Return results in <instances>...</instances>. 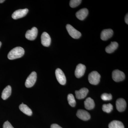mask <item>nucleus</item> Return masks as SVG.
<instances>
[{"label":"nucleus","mask_w":128,"mask_h":128,"mask_svg":"<svg viewBox=\"0 0 128 128\" xmlns=\"http://www.w3.org/2000/svg\"><path fill=\"white\" fill-rule=\"evenodd\" d=\"M25 51L23 48L20 47H16L9 52L8 57L10 60L16 59L22 57Z\"/></svg>","instance_id":"nucleus-1"},{"label":"nucleus","mask_w":128,"mask_h":128,"mask_svg":"<svg viewBox=\"0 0 128 128\" xmlns=\"http://www.w3.org/2000/svg\"><path fill=\"white\" fill-rule=\"evenodd\" d=\"M101 76L100 74L96 71H93L89 74L88 80L89 82L92 85L98 84L100 81Z\"/></svg>","instance_id":"nucleus-2"},{"label":"nucleus","mask_w":128,"mask_h":128,"mask_svg":"<svg viewBox=\"0 0 128 128\" xmlns=\"http://www.w3.org/2000/svg\"><path fill=\"white\" fill-rule=\"evenodd\" d=\"M66 29L69 34L73 38L78 39L81 36V33L70 24L66 25Z\"/></svg>","instance_id":"nucleus-3"},{"label":"nucleus","mask_w":128,"mask_h":128,"mask_svg":"<svg viewBox=\"0 0 128 128\" xmlns=\"http://www.w3.org/2000/svg\"><path fill=\"white\" fill-rule=\"evenodd\" d=\"M37 79V74L35 72H33L28 76L26 80L25 86L28 88L32 87L36 82Z\"/></svg>","instance_id":"nucleus-4"},{"label":"nucleus","mask_w":128,"mask_h":128,"mask_svg":"<svg viewBox=\"0 0 128 128\" xmlns=\"http://www.w3.org/2000/svg\"><path fill=\"white\" fill-rule=\"evenodd\" d=\"M55 74L58 82L60 84H65L66 82V77L62 70L60 68L56 69L55 71Z\"/></svg>","instance_id":"nucleus-5"},{"label":"nucleus","mask_w":128,"mask_h":128,"mask_svg":"<svg viewBox=\"0 0 128 128\" xmlns=\"http://www.w3.org/2000/svg\"><path fill=\"white\" fill-rule=\"evenodd\" d=\"M125 77V74L124 72L119 70H115L112 73V78L116 82L123 80Z\"/></svg>","instance_id":"nucleus-6"},{"label":"nucleus","mask_w":128,"mask_h":128,"mask_svg":"<svg viewBox=\"0 0 128 128\" xmlns=\"http://www.w3.org/2000/svg\"><path fill=\"white\" fill-rule=\"evenodd\" d=\"M28 11V9L27 8L17 10L13 12L12 15V18L15 20L22 18L26 15Z\"/></svg>","instance_id":"nucleus-7"},{"label":"nucleus","mask_w":128,"mask_h":128,"mask_svg":"<svg viewBox=\"0 0 128 128\" xmlns=\"http://www.w3.org/2000/svg\"><path fill=\"white\" fill-rule=\"evenodd\" d=\"M38 34V30L37 28L33 27L31 30H28L25 34V37L28 40L33 41L36 39Z\"/></svg>","instance_id":"nucleus-8"},{"label":"nucleus","mask_w":128,"mask_h":128,"mask_svg":"<svg viewBox=\"0 0 128 128\" xmlns=\"http://www.w3.org/2000/svg\"><path fill=\"white\" fill-rule=\"evenodd\" d=\"M41 44L43 46L48 47L51 42V38L50 36L46 32H44L41 36Z\"/></svg>","instance_id":"nucleus-9"},{"label":"nucleus","mask_w":128,"mask_h":128,"mask_svg":"<svg viewBox=\"0 0 128 128\" xmlns=\"http://www.w3.org/2000/svg\"><path fill=\"white\" fill-rule=\"evenodd\" d=\"M86 70V66L82 64H78L75 71V75L77 78H80L84 75Z\"/></svg>","instance_id":"nucleus-10"},{"label":"nucleus","mask_w":128,"mask_h":128,"mask_svg":"<svg viewBox=\"0 0 128 128\" xmlns=\"http://www.w3.org/2000/svg\"><path fill=\"white\" fill-rule=\"evenodd\" d=\"M76 116L80 119L84 121H87L90 118V115L88 112L86 110L81 109L77 111Z\"/></svg>","instance_id":"nucleus-11"},{"label":"nucleus","mask_w":128,"mask_h":128,"mask_svg":"<svg viewBox=\"0 0 128 128\" xmlns=\"http://www.w3.org/2000/svg\"><path fill=\"white\" fill-rule=\"evenodd\" d=\"M116 107L118 112H124L126 109V101L123 98H118L116 102Z\"/></svg>","instance_id":"nucleus-12"},{"label":"nucleus","mask_w":128,"mask_h":128,"mask_svg":"<svg viewBox=\"0 0 128 128\" xmlns=\"http://www.w3.org/2000/svg\"><path fill=\"white\" fill-rule=\"evenodd\" d=\"M113 34V31L111 29H105L102 30L101 34V39L106 41L112 38Z\"/></svg>","instance_id":"nucleus-13"},{"label":"nucleus","mask_w":128,"mask_h":128,"mask_svg":"<svg viewBox=\"0 0 128 128\" xmlns=\"http://www.w3.org/2000/svg\"><path fill=\"white\" fill-rule=\"evenodd\" d=\"M89 92L87 88H83L79 90H76L75 92L76 97L78 99H83L84 98Z\"/></svg>","instance_id":"nucleus-14"},{"label":"nucleus","mask_w":128,"mask_h":128,"mask_svg":"<svg viewBox=\"0 0 128 128\" xmlns=\"http://www.w3.org/2000/svg\"><path fill=\"white\" fill-rule=\"evenodd\" d=\"M88 14V10L86 8H83L78 11L76 13L77 18L81 20H83L87 17Z\"/></svg>","instance_id":"nucleus-15"},{"label":"nucleus","mask_w":128,"mask_h":128,"mask_svg":"<svg viewBox=\"0 0 128 128\" xmlns=\"http://www.w3.org/2000/svg\"><path fill=\"white\" fill-rule=\"evenodd\" d=\"M84 104L85 108L87 110H92L95 107V104L94 100L91 98H86Z\"/></svg>","instance_id":"nucleus-16"},{"label":"nucleus","mask_w":128,"mask_h":128,"mask_svg":"<svg viewBox=\"0 0 128 128\" xmlns=\"http://www.w3.org/2000/svg\"><path fill=\"white\" fill-rule=\"evenodd\" d=\"M118 44L116 42H112L108 46H107L105 48V50L107 53L111 54L117 49L118 47Z\"/></svg>","instance_id":"nucleus-17"},{"label":"nucleus","mask_w":128,"mask_h":128,"mask_svg":"<svg viewBox=\"0 0 128 128\" xmlns=\"http://www.w3.org/2000/svg\"><path fill=\"white\" fill-rule=\"evenodd\" d=\"M12 93V88L10 86H8L5 88L2 91V98L3 100H6L10 96Z\"/></svg>","instance_id":"nucleus-18"},{"label":"nucleus","mask_w":128,"mask_h":128,"mask_svg":"<svg viewBox=\"0 0 128 128\" xmlns=\"http://www.w3.org/2000/svg\"><path fill=\"white\" fill-rule=\"evenodd\" d=\"M19 108L21 111L28 116H31L32 114V110L27 105H25L24 104H21L19 106Z\"/></svg>","instance_id":"nucleus-19"},{"label":"nucleus","mask_w":128,"mask_h":128,"mask_svg":"<svg viewBox=\"0 0 128 128\" xmlns=\"http://www.w3.org/2000/svg\"><path fill=\"white\" fill-rule=\"evenodd\" d=\"M109 128H124L123 124L121 121L114 120L112 121L108 125Z\"/></svg>","instance_id":"nucleus-20"},{"label":"nucleus","mask_w":128,"mask_h":128,"mask_svg":"<svg viewBox=\"0 0 128 128\" xmlns=\"http://www.w3.org/2000/svg\"><path fill=\"white\" fill-rule=\"evenodd\" d=\"M68 101L69 105L72 107H74L76 105V101L74 97L72 94H68Z\"/></svg>","instance_id":"nucleus-21"},{"label":"nucleus","mask_w":128,"mask_h":128,"mask_svg":"<svg viewBox=\"0 0 128 128\" xmlns=\"http://www.w3.org/2000/svg\"><path fill=\"white\" fill-rule=\"evenodd\" d=\"M102 110L106 112L110 113L113 109V106L111 104H104L102 106Z\"/></svg>","instance_id":"nucleus-22"},{"label":"nucleus","mask_w":128,"mask_h":128,"mask_svg":"<svg viewBox=\"0 0 128 128\" xmlns=\"http://www.w3.org/2000/svg\"><path fill=\"white\" fill-rule=\"evenodd\" d=\"M82 1L81 0H71L70 1V6L72 8L76 7L80 4Z\"/></svg>","instance_id":"nucleus-23"},{"label":"nucleus","mask_w":128,"mask_h":128,"mask_svg":"<svg viewBox=\"0 0 128 128\" xmlns=\"http://www.w3.org/2000/svg\"><path fill=\"white\" fill-rule=\"evenodd\" d=\"M101 98L104 101H108L112 99V96L111 94L104 93L101 96Z\"/></svg>","instance_id":"nucleus-24"},{"label":"nucleus","mask_w":128,"mask_h":128,"mask_svg":"<svg viewBox=\"0 0 128 128\" xmlns=\"http://www.w3.org/2000/svg\"><path fill=\"white\" fill-rule=\"evenodd\" d=\"M3 128H14L12 126L11 124L8 121H6L4 123L3 125Z\"/></svg>","instance_id":"nucleus-25"},{"label":"nucleus","mask_w":128,"mask_h":128,"mask_svg":"<svg viewBox=\"0 0 128 128\" xmlns=\"http://www.w3.org/2000/svg\"><path fill=\"white\" fill-rule=\"evenodd\" d=\"M50 128H62L57 124H53L51 125Z\"/></svg>","instance_id":"nucleus-26"},{"label":"nucleus","mask_w":128,"mask_h":128,"mask_svg":"<svg viewBox=\"0 0 128 128\" xmlns=\"http://www.w3.org/2000/svg\"><path fill=\"white\" fill-rule=\"evenodd\" d=\"M124 20H125V22L127 24H128V14H126V16H125V18H124Z\"/></svg>","instance_id":"nucleus-27"},{"label":"nucleus","mask_w":128,"mask_h":128,"mask_svg":"<svg viewBox=\"0 0 128 128\" xmlns=\"http://www.w3.org/2000/svg\"><path fill=\"white\" fill-rule=\"evenodd\" d=\"M4 1V0H0V3H2Z\"/></svg>","instance_id":"nucleus-28"},{"label":"nucleus","mask_w":128,"mask_h":128,"mask_svg":"<svg viewBox=\"0 0 128 128\" xmlns=\"http://www.w3.org/2000/svg\"><path fill=\"white\" fill-rule=\"evenodd\" d=\"M2 45V43L0 41V48L1 46Z\"/></svg>","instance_id":"nucleus-29"}]
</instances>
